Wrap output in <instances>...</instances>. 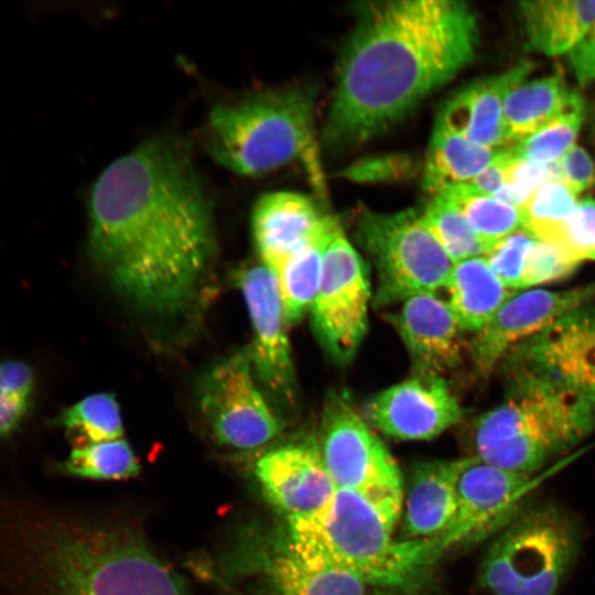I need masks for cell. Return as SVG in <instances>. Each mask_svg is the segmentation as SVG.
<instances>
[{
  "mask_svg": "<svg viewBox=\"0 0 595 595\" xmlns=\"http://www.w3.org/2000/svg\"><path fill=\"white\" fill-rule=\"evenodd\" d=\"M507 150L476 144L436 121L428 149L423 186L434 196L466 183L502 159Z\"/></svg>",
  "mask_w": 595,
  "mask_h": 595,
  "instance_id": "24",
  "label": "cell"
},
{
  "mask_svg": "<svg viewBox=\"0 0 595 595\" xmlns=\"http://www.w3.org/2000/svg\"><path fill=\"white\" fill-rule=\"evenodd\" d=\"M255 472L264 496L288 519L320 511L337 489L315 436L264 453Z\"/></svg>",
  "mask_w": 595,
  "mask_h": 595,
  "instance_id": "17",
  "label": "cell"
},
{
  "mask_svg": "<svg viewBox=\"0 0 595 595\" xmlns=\"http://www.w3.org/2000/svg\"><path fill=\"white\" fill-rule=\"evenodd\" d=\"M580 264L559 247L536 239L524 258L521 290L565 279Z\"/></svg>",
  "mask_w": 595,
  "mask_h": 595,
  "instance_id": "36",
  "label": "cell"
},
{
  "mask_svg": "<svg viewBox=\"0 0 595 595\" xmlns=\"http://www.w3.org/2000/svg\"><path fill=\"white\" fill-rule=\"evenodd\" d=\"M531 476L464 457L458 474L457 509L450 526L426 539L432 563L444 552L498 534L530 502Z\"/></svg>",
  "mask_w": 595,
  "mask_h": 595,
  "instance_id": "12",
  "label": "cell"
},
{
  "mask_svg": "<svg viewBox=\"0 0 595 595\" xmlns=\"http://www.w3.org/2000/svg\"><path fill=\"white\" fill-rule=\"evenodd\" d=\"M89 248L138 307H187L214 249L212 210L186 153L155 139L110 163L89 199Z\"/></svg>",
  "mask_w": 595,
  "mask_h": 595,
  "instance_id": "1",
  "label": "cell"
},
{
  "mask_svg": "<svg viewBox=\"0 0 595 595\" xmlns=\"http://www.w3.org/2000/svg\"><path fill=\"white\" fill-rule=\"evenodd\" d=\"M561 182L575 195L592 186L595 167L592 159L581 147L573 145L559 160Z\"/></svg>",
  "mask_w": 595,
  "mask_h": 595,
  "instance_id": "39",
  "label": "cell"
},
{
  "mask_svg": "<svg viewBox=\"0 0 595 595\" xmlns=\"http://www.w3.org/2000/svg\"><path fill=\"white\" fill-rule=\"evenodd\" d=\"M578 530L552 504H529L490 544L479 582L494 595H555L578 551Z\"/></svg>",
  "mask_w": 595,
  "mask_h": 595,
  "instance_id": "7",
  "label": "cell"
},
{
  "mask_svg": "<svg viewBox=\"0 0 595 595\" xmlns=\"http://www.w3.org/2000/svg\"><path fill=\"white\" fill-rule=\"evenodd\" d=\"M370 294L366 266L338 225L326 245L310 311L315 336L339 364L354 358L366 335Z\"/></svg>",
  "mask_w": 595,
  "mask_h": 595,
  "instance_id": "11",
  "label": "cell"
},
{
  "mask_svg": "<svg viewBox=\"0 0 595 595\" xmlns=\"http://www.w3.org/2000/svg\"><path fill=\"white\" fill-rule=\"evenodd\" d=\"M40 564L43 595H186L172 566L120 521L53 523Z\"/></svg>",
  "mask_w": 595,
  "mask_h": 595,
  "instance_id": "3",
  "label": "cell"
},
{
  "mask_svg": "<svg viewBox=\"0 0 595 595\" xmlns=\"http://www.w3.org/2000/svg\"><path fill=\"white\" fill-rule=\"evenodd\" d=\"M399 517L356 491L336 489L320 511L288 519L286 547L347 569L367 584L402 586L432 562L426 540H393Z\"/></svg>",
  "mask_w": 595,
  "mask_h": 595,
  "instance_id": "4",
  "label": "cell"
},
{
  "mask_svg": "<svg viewBox=\"0 0 595 595\" xmlns=\"http://www.w3.org/2000/svg\"><path fill=\"white\" fill-rule=\"evenodd\" d=\"M580 101L581 96L569 90L560 75L516 85L504 101L509 141L516 143L536 133Z\"/></svg>",
  "mask_w": 595,
  "mask_h": 595,
  "instance_id": "25",
  "label": "cell"
},
{
  "mask_svg": "<svg viewBox=\"0 0 595 595\" xmlns=\"http://www.w3.org/2000/svg\"><path fill=\"white\" fill-rule=\"evenodd\" d=\"M371 426L404 441L431 440L458 423L463 409L443 376L413 375L376 393L366 404Z\"/></svg>",
  "mask_w": 595,
  "mask_h": 595,
  "instance_id": "15",
  "label": "cell"
},
{
  "mask_svg": "<svg viewBox=\"0 0 595 595\" xmlns=\"http://www.w3.org/2000/svg\"><path fill=\"white\" fill-rule=\"evenodd\" d=\"M271 573L283 595H366L358 574L288 547L273 559Z\"/></svg>",
  "mask_w": 595,
  "mask_h": 595,
  "instance_id": "26",
  "label": "cell"
},
{
  "mask_svg": "<svg viewBox=\"0 0 595 595\" xmlns=\"http://www.w3.org/2000/svg\"><path fill=\"white\" fill-rule=\"evenodd\" d=\"M63 467L71 475L98 480L128 479L140 472L133 450L122 439L75 446Z\"/></svg>",
  "mask_w": 595,
  "mask_h": 595,
  "instance_id": "30",
  "label": "cell"
},
{
  "mask_svg": "<svg viewBox=\"0 0 595 595\" xmlns=\"http://www.w3.org/2000/svg\"><path fill=\"white\" fill-rule=\"evenodd\" d=\"M595 300V282L566 289L516 291L472 335L467 351L478 375L489 376L518 343Z\"/></svg>",
  "mask_w": 595,
  "mask_h": 595,
  "instance_id": "14",
  "label": "cell"
},
{
  "mask_svg": "<svg viewBox=\"0 0 595 595\" xmlns=\"http://www.w3.org/2000/svg\"><path fill=\"white\" fill-rule=\"evenodd\" d=\"M531 65L522 62L491 77L469 83L448 99L436 121L465 139L491 149L510 143L504 120V101L523 82Z\"/></svg>",
  "mask_w": 595,
  "mask_h": 595,
  "instance_id": "20",
  "label": "cell"
},
{
  "mask_svg": "<svg viewBox=\"0 0 595 595\" xmlns=\"http://www.w3.org/2000/svg\"><path fill=\"white\" fill-rule=\"evenodd\" d=\"M461 459H434L416 464L402 504V540L440 536L457 509L456 484Z\"/></svg>",
  "mask_w": 595,
  "mask_h": 595,
  "instance_id": "21",
  "label": "cell"
},
{
  "mask_svg": "<svg viewBox=\"0 0 595 595\" xmlns=\"http://www.w3.org/2000/svg\"><path fill=\"white\" fill-rule=\"evenodd\" d=\"M570 54V63L577 80L588 84L595 79V29Z\"/></svg>",
  "mask_w": 595,
  "mask_h": 595,
  "instance_id": "40",
  "label": "cell"
},
{
  "mask_svg": "<svg viewBox=\"0 0 595 595\" xmlns=\"http://www.w3.org/2000/svg\"><path fill=\"white\" fill-rule=\"evenodd\" d=\"M595 429V404L539 387H508L502 403L478 416L474 454L483 462L531 476Z\"/></svg>",
  "mask_w": 595,
  "mask_h": 595,
  "instance_id": "6",
  "label": "cell"
},
{
  "mask_svg": "<svg viewBox=\"0 0 595 595\" xmlns=\"http://www.w3.org/2000/svg\"><path fill=\"white\" fill-rule=\"evenodd\" d=\"M35 377L21 360L0 361V437L14 432L26 418L34 397Z\"/></svg>",
  "mask_w": 595,
  "mask_h": 595,
  "instance_id": "33",
  "label": "cell"
},
{
  "mask_svg": "<svg viewBox=\"0 0 595 595\" xmlns=\"http://www.w3.org/2000/svg\"><path fill=\"white\" fill-rule=\"evenodd\" d=\"M317 443L337 489L356 491L401 515L403 480L399 466L345 396L332 391L325 398Z\"/></svg>",
  "mask_w": 595,
  "mask_h": 595,
  "instance_id": "9",
  "label": "cell"
},
{
  "mask_svg": "<svg viewBox=\"0 0 595 595\" xmlns=\"http://www.w3.org/2000/svg\"><path fill=\"white\" fill-rule=\"evenodd\" d=\"M401 165L398 159H375L365 161L347 171V175L355 180H377L393 175Z\"/></svg>",
  "mask_w": 595,
  "mask_h": 595,
  "instance_id": "42",
  "label": "cell"
},
{
  "mask_svg": "<svg viewBox=\"0 0 595 595\" xmlns=\"http://www.w3.org/2000/svg\"><path fill=\"white\" fill-rule=\"evenodd\" d=\"M206 145L213 159L239 175H257L302 159L322 188L312 100L298 89L262 91L208 115Z\"/></svg>",
  "mask_w": 595,
  "mask_h": 595,
  "instance_id": "5",
  "label": "cell"
},
{
  "mask_svg": "<svg viewBox=\"0 0 595 595\" xmlns=\"http://www.w3.org/2000/svg\"><path fill=\"white\" fill-rule=\"evenodd\" d=\"M356 229L376 267L380 304L435 294L446 286L454 263L424 226L420 212L365 208Z\"/></svg>",
  "mask_w": 595,
  "mask_h": 595,
  "instance_id": "8",
  "label": "cell"
},
{
  "mask_svg": "<svg viewBox=\"0 0 595 595\" xmlns=\"http://www.w3.org/2000/svg\"><path fill=\"white\" fill-rule=\"evenodd\" d=\"M505 184H513L532 195L549 181H561L558 161L539 163L510 159L505 165Z\"/></svg>",
  "mask_w": 595,
  "mask_h": 595,
  "instance_id": "38",
  "label": "cell"
},
{
  "mask_svg": "<svg viewBox=\"0 0 595 595\" xmlns=\"http://www.w3.org/2000/svg\"><path fill=\"white\" fill-rule=\"evenodd\" d=\"M337 220L307 196L286 191L262 195L252 210V234L271 271L288 256L329 230Z\"/></svg>",
  "mask_w": 595,
  "mask_h": 595,
  "instance_id": "19",
  "label": "cell"
},
{
  "mask_svg": "<svg viewBox=\"0 0 595 595\" xmlns=\"http://www.w3.org/2000/svg\"><path fill=\"white\" fill-rule=\"evenodd\" d=\"M520 11L529 44L547 55L569 53L595 29V1H524Z\"/></svg>",
  "mask_w": 595,
  "mask_h": 595,
  "instance_id": "22",
  "label": "cell"
},
{
  "mask_svg": "<svg viewBox=\"0 0 595 595\" xmlns=\"http://www.w3.org/2000/svg\"><path fill=\"white\" fill-rule=\"evenodd\" d=\"M339 224L315 240L284 258L273 270L288 324H295L311 310L323 269V259L331 235Z\"/></svg>",
  "mask_w": 595,
  "mask_h": 595,
  "instance_id": "27",
  "label": "cell"
},
{
  "mask_svg": "<svg viewBox=\"0 0 595 595\" xmlns=\"http://www.w3.org/2000/svg\"><path fill=\"white\" fill-rule=\"evenodd\" d=\"M376 595H388V594L378 593V594H376Z\"/></svg>",
  "mask_w": 595,
  "mask_h": 595,
  "instance_id": "43",
  "label": "cell"
},
{
  "mask_svg": "<svg viewBox=\"0 0 595 595\" xmlns=\"http://www.w3.org/2000/svg\"><path fill=\"white\" fill-rule=\"evenodd\" d=\"M577 205L575 194L561 181L539 187L521 209L523 228L540 239L548 230L566 220Z\"/></svg>",
  "mask_w": 595,
  "mask_h": 595,
  "instance_id": "34",
  "label": "cell"
},
{
  "mask_svg": "<svg viewBox=\"0 0 595 595\" xmlns=\"http://www.w3.org/2000/svg\"><path fill=\"white\" fill-rule=\"evenodd\" d=\"M253 329L251 363L262 385L279 401L292 404L295 370L286 332L289 325L273 272L263 263L237 275Z\"/></svg>",
  "mask_w": 595,
  "mask_h": 595,
  "instance_id": "16",
  "label": "cell"
},
{
  "mask_svg": "<svg viewBox=\"0 0 595 595\" xmlns=\"http://www.w3.org/2000/svg\"><path fill=\"white\" fill-rule=\"evenodd\" d=\"M500 365L506 388L539 387L595 404V306L576 309L521 340Z\"/></svg>",
  "mask_w": 595,
  "mask_h": 595,
  "instance_id": "10",
  "label": "cell"
},
{
  "mask_svg": "<svg viewBox=\"0 0 595 595\" xmlns=\"http://www.w3.org/2000/svg\"><path fill=\"white\" fill-rule=\"evenodd\" d=\"M510 159L511 155L509 150H507V154L502 159L485 169L465 184L480 194L494 196L506 183L505 165Z\"/></svg>",
  "mask_w": 595,
  "mask_h": 595,
  "instance_id": "41",
  "label": "cell"
},
{
  "mask_svg": "<svg viewBox=\"0 0 595 595\" xmlns=\"http://www.w3.org/2000/svg\"><path fill=\"white\" fill-rule=\"evenodd\" d=\"M583 118L582 100L536 133L508 148L511 158L539 163L558 161L574 145Z\"/></svg>",
  "mask_w": 595,
  "mask_h": 595,
  "instance_id": "32",
  "label": "cell"
},
{
  "mask_svg": "<svg viewBox=\"0 0 595 595\" xmlns=\"http://www.w3.org/2000/svg\"><path fill=\"white\" fill-rule=\"evenodd\" d=\"M250 353H236L214 365L201 379L198 403L216 441L236 450L260 447L283 423L252 377Z\"/></svg>",
  "mask_w": 595,
  "mask_h": 595,
  "instance_id": "13",
  "label": "cell"
},
{
  "mask_svg": "<svg viewBox=\"0 0 595 595\" xmlns=\"http://www.w3.org/2000/svg\"><path fill=\"white\" fill-rule=\"evenodd\" d=\"M539 240L554 245L574 260L595 261V201L577 202L571 216L548 230Z\"/></svg>",
  "mask_w": 595,
  "mask_h": 595,
  "instance_id": "35",
  "label": "cell"
},
{
  "mask_svg": "<svg viewBox=\"0 0 595 595\" xmlns=\"http://www.w3.org/2000/svg\"><path fill=\"white\" fill-rule=\"evenodd\" d=\"M477 44V18L464 1L364 3L340 57L326 145H355L391 127L465 67Z\"/></svg>",
  "mask_w": 595,
  "mask_h": 595,
  "instance_id": "2",
  "label": "cell"
},
{
  "mask_svg": "<svg viewBox=\"0 0 595 595\" xmlns=\"http://www.w3.org/2000/svg\"><path fill=\"white\" fill-rule=\"evenodd\" d=\"M420 214L424 226L453 263L485 256L489 251L462 213L444 197L433 196Z\"/></svg>",
  "mask_w": 595,
  "mask_h": 595,
  "instance_id": "31",
  "label": "cell"
},
{
  "mask_svg": "<svg viewBox=\"0 0 595 595\" xmlns=\"http://www.w3.org/2000/svg\"><path fill=\"white\" fill-rule=\"evenodd\" d=\"M445 288L447 304L459 327L472 335L516 292L500 281L484 256L454 263Z\"/></svg>",
  "mask_w": 595,
  "mask_h": 595,
  "instance_id": "23",
  "label": "cell"
},
{
  "mask_svg": "<svg viewBox=\"0 0 595 595\" xmlns=\"http://www.w3.org/2000/svg\"><path fill=\"white\" fill-rule=\"evenodd\" d=\"M536 239L522 229L498 241L484 256L494 273L508 289L521 290L524 258Z\"/></svg>",
  "mask_w": 595,
  "mask_h": 595,
  "instance_id": "37",
  "label": "cell"
},
{
  "mask_svg": "<svg viewBox=\"0 0 595 595\" xmlns=\"http://www.w3.org/2000/svg\"><path fill=\"white\" fill-rule=\"evenodd\" d=\"M437 195L462 213L470 229L489 250L504 238L524 229L520 209L494 196L480 194L465 183L448 187Z\"/></svg>",
  "mask_w": 595,
  "mask_h": 595,
  "instance_id": "28",
  "label": "cell"
},
{
  "mask_svg": "<svg viewBox=\"0 0 595 595\" xmlns=\"http://www.w3.org/2000/svg\"><path fill=\"white\" fill-rule=\"evenodd\" d=\"M391 321L408 350L413 372L444 377L462 363L464 332L447 302L436 294L404 300Z\"/></svg>",
  "mask_w": 595,
  "mask_h": 595,
  "instance_id": "18",
  "label": "cell"
},
{
  "mask_svg": "<svg viewBox=\"0 0 595 595\" xmlns=\"http://www.w3.org/2000/svg\"><path fill=\"white\" fill-rule=\"evenodd\" d=\"M57 422L78 441L76 446L118 440L123 434L119 405L112 394L105 392L90 394L65 409Z\"/></svg>",
  "mask_w": 595,
  "mask_h": 595,
  "instance_id": "29",
  "label": "cell"
}]
</instances>
